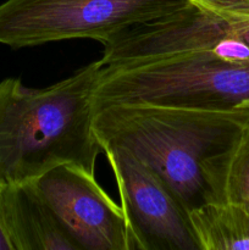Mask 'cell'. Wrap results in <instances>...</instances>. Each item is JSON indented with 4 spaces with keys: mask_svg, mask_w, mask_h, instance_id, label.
<instances>
[{
    "mask_svg": "<svg viewBox=\"0 0 249 250\" xmlns=\"http://www.w3.org/2000/svg\"><path fill=\"white\" fill-rule=\"evenodd\" d=\"M103 153L116 181L132 250H200L189 212L156 173L126 150Z\"/></svg>",
    "mask_w": 249,
    "mask_h": 250,
    "instance_id": "cell-5",
    "label": "cell"
},
{
    "mask_svg": "<svg viewBox=\"0 0 249 250\" xmlns=\"http://www.w3.org/2000/svg\"><path fill=\"white\" fill-rule=\"evenodd\" d=\"M227 200L249 207V126L244 131L228 168L226 186Z\"/></svg>",
    "mask_w": 249,
    "mask_h": 250,
    "instance_id": "cell-10",
    "label": "cell"
},
{
    "mask_svg": "<svg viewBox=\"0 0 249 250\" xmlns=\"http://www.w3.org/2000/svg\"><path fill=\"white\" fill-rule=\"evenodd\" d=\"M188 0H5L0 44L14 49L93 39L105 44L121 32L187 6Z\"/></svg>",
    "mask_w": 249,
    "mask_h": 250,
    "instance_id": "cell-4",
    "label": "cell"
},
{
    "mask_svg": "<svg viewBox=\"0 0 249 250\" xmlns=\"http://www.w3.org/2000/svg\"><path fill=\"white\" fill-rule=\"evenodd\" d=\"M0 209L12 250H80L32 182L1 186Z\"/></svg>",
    "mask_w": 249,
    "mask_h": 250,
    "instance_id": "cell-7",
    "label": "cell"
},
{
    "mask_svg": "<svg viewBox=\"0 0 249 250\" xmlns=\"http://www.w3.org/2000/svg\"><path fill=\"white\" fill-rule=\"evenodd\" d=\"M249 102V61L210 51L171 54L105 66L94 93V112L111 104H153L229 111Z\"/></svg>",
    "mask_w": 249,
    "mask_h": 250,
    "instance_id": "cell-3",
    "label": "cell"
},
{
    "mask_svg": "<svg viewBox=\"0 0 249 250\" xmlns=\"http://www.w3.org/2000/svg\"><path fill=\"white\" fill-rule=\"evenodd\" d=\"M215 15L229 39L249 49V0H188Z\"/></svg>",
    "mask_w": 249,
    "mask_h": 250,
    "instance_id": "cell-9",
    "label": "cell"
},
{
    "mask_svg": "<svg viewBox=\"0 0 249 250\" xmlns=\"http://www.w3.org/2000/svg\"><path fill=\"white\" fill-rule=\"evenodd\" d=\"M249 126V110L111 104L93 120L103 148L126 150L150 168L188 212L226 202L229 164Z\"/></svg>",
    "mask_w": 249,
    "mask_h": 250,
    "instance_id": "cell-1",
    "label": "cell"
},
{
    "mask_svg": "<svg viewBox=\"0 0 249 250\" xmlns=\"http://www.w3.org/2000/svg\"><path fill=\"white\" fill-rule=\"evenodd\" d=\"M200 250H249V207L211 203L189 212Z\"/></svg>",
    "mask_w": 249,
    "mask_h": 250,
    "instance_id": "cell-8",
    "label": "cell"
},
{
    "mask_svg": "<svg viewBox=\"0 0 249 250\" xmlns=\"http://www.w3.org/2000/svg\"><path fill=\"white\" fill-rule=\"evenodd\" d=\"M0 250H12L11 243H10L9 237L6 234V229H5L4 221H2L1 209H0Z\"/></svg>",
    "mask_w": 249,
    "mask_h": 250,
    "instance_id": "cell-11",
    "label": "cell"
},
{
    "mask_svg": "<svg viewBox=\"0 0 249 250\" xmlns=\"http://www.w3.org/2000/svg\"><path fill=\"white\" fill-rule=\"evenodd\" d=\"M80 250H132L120 204L102 188L95 173L63 164L32 181Z\"/></svg>",
    "mask_w": 249,
    "mask_h": 250,
    "instance_id": "cell-6",
    "label": "cell"
},
{
    "mask_svg": "<svg viewBox=\"0 0 249 250\" xmlns=\"http://www.w3.org/2000/svg\"><path fill=\"white\" fill-rule=\"evenodd\" d=\"M239 109H244V110H249V102H247L246 104H243L242 105L241 107H239Z\"/></svg>",
    "mask_w": 249,
    "mask_h": 250,
    "instance_id": "cell-12",
    "label": "cell"
},
{
    "mask_svg": "<svg viewBox=\"0 0 249 250\" xmlns=\"http://www.w3.org/2000/svg\"><path fill=\"white\" fill-rule=\"evenodd\" d=\"M104 67L99 59L44 88L0 82V186L32 182L63 164L95 173L103 150L93 128L94 93Z\"/></svg>",
    "mask_w": 249,
    "mask_h": 250,
    "instance_id": "cell-2",
    "label": "cell"
}]
</instances>
